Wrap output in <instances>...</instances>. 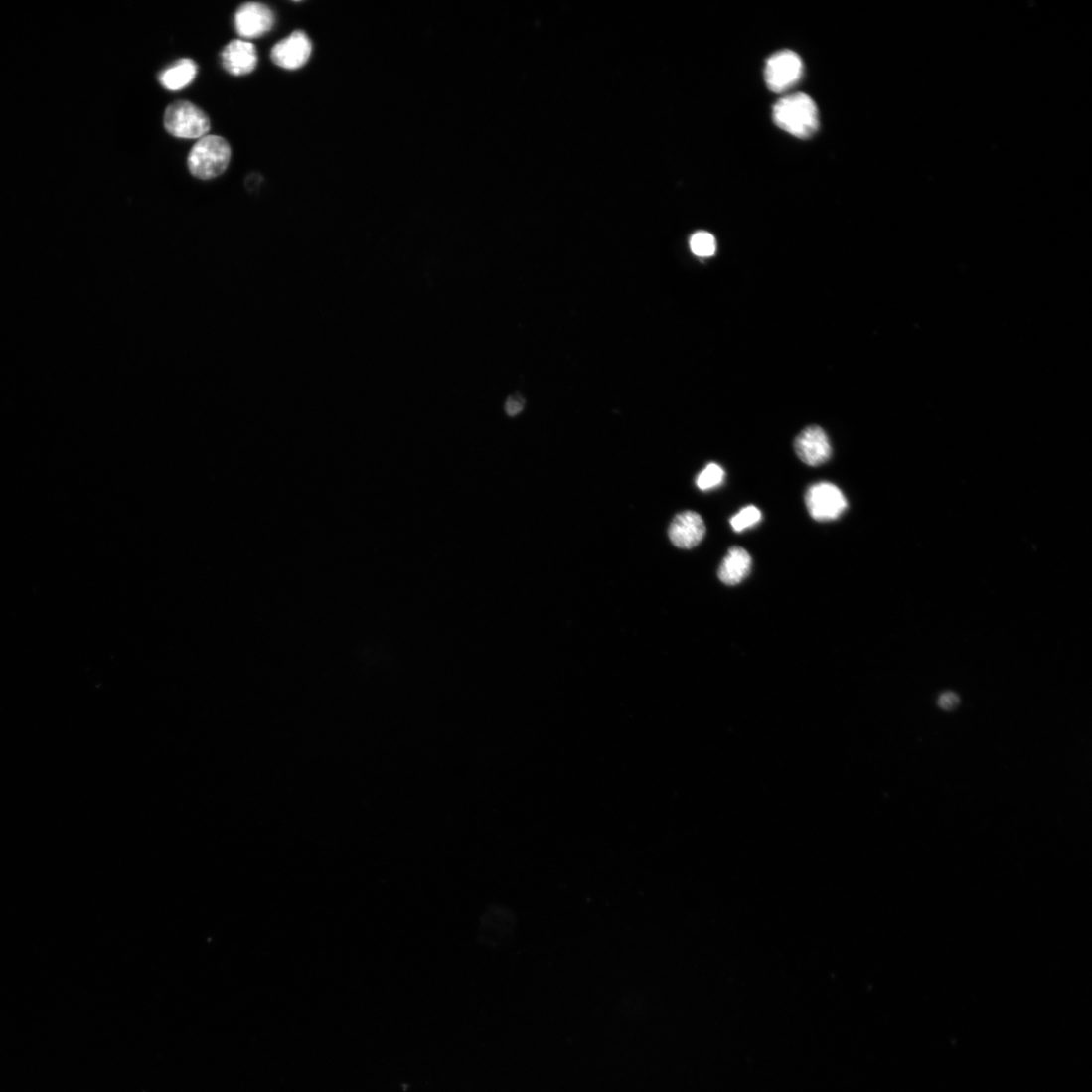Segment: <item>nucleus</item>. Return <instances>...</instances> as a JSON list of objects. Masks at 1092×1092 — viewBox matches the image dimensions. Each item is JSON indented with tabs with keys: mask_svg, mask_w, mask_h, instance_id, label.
<instances>
[{
	"mask_svg": "<svg viewBox=\"0 0 1092 1092\" xmlns=\"http://www.w3.org/2000/svg\"><path fill=\"white\" fill-rule=\"evenodd\" d=\"M752 569V557L745 549L734 546L729 549L722 560L719 570V580L727 586H735L749 576Z\"/></svg>",
	"mask_w": 1092,
	"mask_h": 1092,
	"instance_id": "11",
	"label": "nucleus"
},
{
	"mask_svg": "<svg viewBox=\"0 0 1092 1092\" xmlns=\"http://www.w3.org/2000/svg\"><path fill=\"white\" fill-rule=\"evenodd\" d=\"M716 247L717 244L714 236L705 232L698 233L690 239V248L700 257H710L714 255Z\"/></svg>",
	"mask_w": 1092,
	"mask_h": 1092,
	"instance_id": "14",
	"label": "nucleus"
},
{
	"mask_svg": "<svg viewBox=\"0 0 1092 1092\" xmlns=\"http://www.w3.org/2000/svg\"><path fill=\"white\" fill-rule=\"evenodd\" d=\"M802 74V61L791 50L776 52L767 61L765 67L767 86L775 93H782L793 87L800 80Z\"/></svg>",
	"mask_w": 1092,
	"mask_h": 1092,
	"instance_id": "4",
	"label": "nucleus"
},
{
	"mask_svg": "<svg viewBox=\"0 0 1092 1092\" xmlns=\"http://www.w3.org/2000/svg\"><path fill=\"white\" fill-rule=\"evenodd\" d=\"M761 520V511L755 506H748L741 509L738 514L732 517L730 525L736 533H741L746 529L756 526Z\"/></svg>",
	"mask_w": 1092,
	"mask_h": 1092,
	"instance_id": "13",
	"label": "nucleus"
},
{
	"mask_svg": "<svg viewBox=\"0 0 1092 1092\" xmlns=\"http://www.w3.org/2000/svg\"><path fill=\"white\" fill-rule=\"evenodd\" d=\"M794 448L801 461L811 467L824 465L832 455L829 437L819 426L804 429L796 437Z\"/></svg>",
	"mask_w": 1092,
	"mask_h": 1092,
	"instance_id": "7",
	"label": "nucleus"
},
{
	"mask_svg": "<svg viewBox=\"0 0 1092 1092\" xmlns=\"http://www.w3.org/2000/svg\"><path fill=\"white\" fill-rule=\"evenodd\" d=\"M198 67L192 60L184 59L160 74L161 85L171 91H178L189 86L196 78Z\"/></svg>",
	"mask_w": 1092,
	"mask_h": 1092,
	"instance_id": "12",
	"label": "nucleus"
},
{
	"mask_svg": "<svg viewBox=\"0 0 1092 1092\" xmlns=\"http://www.w3.org/2000/svg\"><path fill=\"white\" fill-rule=\"evenodd\" d=\"M274 25V15L260 3L243 4L236 12L235 27L243 38H258L268 33Z\"/></svg>",
	"mask_w": 1092,
	"mask_h": 1092,
	"instance_id": "9",
	"label": "nucleus"
},
{
	"mask_svg": "<svg viewBox=\"0 0 1092 1092\" xmlns=\"http://www.w3.org/2000/svg\"><path fill=\"white\" fill-rule=\"evenodd\" d=\"M773 120L790 135L807 139L819 129V109L811 96L795 93L781 98L774 105Z\"/></svg>",
	"mask_w": 1092,
	"mask_h": 1092,
	"instance_id": "1",
	"label": "nucleus"
},
{
	"mask_svg": "<svg viewBox=\"0 0 1092 1092\" xmlns=\"http://www.w3.org/2000/svg\"><path fill=\"white\" fill-rule=\"evenodd\" d=\"M222 64L230 75H249L258 65L256 47L250 42L233 40L222 51Z\"/></svg>",
	"mask_w": 1092,
	"mask_h": 1092,
	"instance_id": "10",
	"label": "nucleus"
},
{
	"mask_svg": "<svg viewBox=\"0 0 1092 1092\" xmlns=\"http://www.w3.org/2000/svg\"><path fill=\"white\" fill-rule=\"evenodd\" d=\"M311 53L312 43L307 34L295 31L272 48L271 60L283 70L296 71L308 63Z\"/></svg>",
	"mask_w": 1092,
	"mask_h": 1092,
	"instance_id": "6",
	"label": "nucleus"
},
{
	"mask_svg": "<svg viewBox=\"0 0 1092 1092\" xmlns=\"http://www.w3.org/2000/svg\"><path fill=\"white\" fill-rule=\"evenodd\" d=\"M705 534L706 527L702 517L695 511L678 514L669 528L672 544L682 549L695 548L702 542Z\"/></svg>",
	"mask_w": 1092,
	"mask_h": 1092,
	"instance_id": "8",
	"label": "nucleus"
},
{
	"mask_svg": "<svg viewBox=\"0 0 1092 1092\" xmlns=\"http://www.w3.org/2000/svg\"><path fill=\"white\" fill-rule=\"evenodd\" d=\"M960 703L959 697L954 693H946L941 696L939 700V706L946 711H952L958 707Z\"/></svg>",
	"mask_w": 1092,
	"mask_h": 1092,
	"instance_id": "16",
	"label": "nucleus"
},
{
	"mask_svg": "<svg viewBox=\"0 0 1092 1092\" xmlns=\"http://www.w3.org/2000/svg\"><path fill=\"white\" fill-rule=\"evenodd\" d=\"M163 122L170 135L182 139H201L211 128L208 114L187 100L169 104L165 109Z\"/></svg>",
	"mask_w": 1092,
	"mask_h": 1092,
	"instance_id": "3",
	"label": "nucleus"
},
{
	"mask_svg": "<svg viewBox=\"0 0 1092 1092\" xmlns=\"http://www.w3.org/2000/svg\"><path fill=\"white\" fill-rule=\"evenodd\" d=\"M724 471L717 464H709L698 477L697 485L702 491L713 489L724 480Z\"/></svg>",
	"mask_w": 1092,
	"mask_h": 1092,
	"instance_id": "15",
	"label": "nucleus"
},
{
	"mask_svg": "<svg viewBox=\"0 0 1092 1092\" xmlns=\"http://www.w3.org/2000/svg\"><path fill=\"white\" fill-rule=\"evenodd\" d=\"M232 147L220 136H205L192 148L188 157L191 174L200 180H212L224 174Z\"/></svg>",
	"mask_w": 1092,
	"mask_h": 1092,
	"instance_id": "2",
	"label": "nucleus"
},
{
	"mask_svg": "<svg viewBox=\"0 0 1092 1092\" xmlns=\"http://www.w3.org/2000/svg\"><path fill=\"white\" fill-rule=\"evenodd\" d=\"M806 503L813 519L818 522L838 520L848 506L842 491L827 482L813 485L807 492Z\"/></svg>",
	"mask_w": 1092,
	"mask_h": 1092,
	"instance_id": "5",
	"label": "nucleus"
},
{
	"mask_svg": "<svg viewBox=\"0 0 1092 1092\" xmlns=\"http://www.w3.org/2000/svg\"><path fill=\"white\" fill-rule=\"evenodd\" d=\"M525 401L522 397L511 396L506 403V412L510 416L520 414L524 409Z\"/></svg>",
	"mask_w": 1092,
	"mask_h": 1092,
	"instance_id": "17",
	"label": "nucleus"
}]
</instances>
